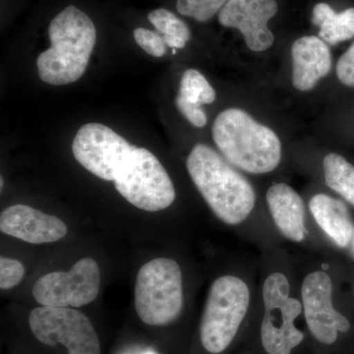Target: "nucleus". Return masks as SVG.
<instances>
[{"label":"nucleus","mask_w":354,"mask_h":354,"mask_svg":"<svg viewBox=\"0 0 354 354\" xmlns=\"http://www.w3.org/2000/svg\"><path fill=\"white\" fill-rule=\"evenodd\" d=\"M179 97L201 106L216 101V91L203 74L196 69H188L183 73L179 87Z\"/></svg>","instance_id":"18"},{"label":"nucleus","mask_w":354,"mask_h":354,"mask_svg":"<svg viewBox=\"0 0 354 354\" xmlns=\"http://www.w3.org/2000/svg\"><path fill=\"white\" fill-rule=\"evenodd\" d=\"M276 0H230L218 12L221 26L239 30L249 50L260 53L274 44L268 22L278 12Z\"/></svg>","instance_id":"11"},{"label":"nucleus","mask_w":354,"mask_h":354,"mask_svg":"<svg viewBox=\"0 0 354 354\" xmlns=\"http://www.w3.org/2000/svg\"><path fill=\"white\" fill-rule=\"evenodd\" d=\"M324 176L330 189L354 206V167L339 153H332L324 158Z\"/></svg>","instance_id":"17"},{"label":"nucleus","mask_w":354,"mask_h":354,"mask_svg":"<svg viewBox=\"0 0 354 354\" xmlns=\"http://www.w3.org/2000/svg\"><path fill=\"white\" fill-rule=\"evenodd\" d=\"M309 208L319 227L337 246H348L354 227L344 203L326 194H317L310 200Z\"/></svg>","instance_id":"15"},{"label":"nucleus","mask_w":354,"mask_h":354,"mask_svg":"<svg viewBox=\"0 0 354 354\" xmlns=\"http://www.w3.org/2000/svg\"><path fill=\"white\" fill-rule=\"evenodd\" d=\"M337 76L344 85L354 88V41L337 62Z\"/></svg>","instance_id":"24"},{"label":"nucleus","mask_w":354,"mask_h":354,"mask_svg":"<svg viewBox=\"0 0 354 354\" xmlns=\"http://www.w3.org/2000/svg\"><path fill=\"white\" fill-rule=\"evenodd\" d=\"M312 23L320 28L319 36L330 46L348 41L354 37V7L337 13L329 4H316Z\"/></svg>","instance_id":"16"},{"label":"nucleus","mask_w":354,"mask_h":354,"mask_svg":"<svg viewBox=\"0 0 354 354\" xmlns=\"http://www.w3.org/2000/svg\"><path fill=\"white\" fill-rule=\"evenodd\" d=\"M25 268L22 263L10 258L1 257L0 259V288L9 290L22 281Z\"/></svg>","instance_id":"22"},{"label":"nucleus","mask_w":354,"mask_h":354,"mask_svg":"<svg viewBox=\"0 0 354 354\" xmlns=\"http://www.w3.org/2000/svg\"><path fill=\"white\" fill-rule=\"evenodd\" d=\"M230 0H177L179 14L192 18L197 22H208Z\"/></svg>","instance_id":"20"},{"label":"nucleus","mask_w":354,"mask_h":354,"mask_svg":"<svg viewBox=\"0 0 354 354\" xmlns=\"http://www.w3.org/2000/svg\"><path fill=\"white\" fill-rule=\"evenodd\" d=\"M332 293V279L324 272H311L302 283L307 325L317 341L324 344H334L337 332L346 333L351 328L348 319L333 306Z\"/></svg>","instance_id":"10"},{"label":"nucleus","mask_w":354,"mask_h":354,"mask_svg":"<svg viewBox=\"0 0 354 354\" xmlns=\"http://www.w3.org/2000/svg\"><path fill=\"white\" fill-rule=\"evenodd\" d=\"M0 230L32 244L58 241L67 234L66 225L60 218L27 205H14L4 209L0 216Z\"/></svg>","instance_id":"12"},{"label":"nucleus","mask_w":354,"mask_h":354,"mask_svg":"<svg viewBox=\"0 0 354 354\" xmlns=\"http://www.w3.org/2000/svg\"><path fill=\"white\" fill-rule=\"evenodd\" d=\"M0 189H3V178H0Z\"/></svg>","instance_id":"25"},{"label":"nucleus","mask_w":354,"mask_h":354,"mask_svg":"<svg viewBox=\"0 0 354 354\" xmlns=\"http://www.w3.org/2000/svg\"><path fill=\"white\" fill-rule=\"evenodd\" d=\"M101 274L97 263L84 258L69 272H53L39 278L32 297L41 306L82 307L99 295Z\"/></svg>","instance_id":"9"},{"label":"nucleus","mask_w":354,"mask_h":354,"mask_svg":"<svg viewBox=\"0 0 354 354\" xmlns=\"http://www.w3.org/2000/svg\"><path fill=\"white\" fill-rule=\"evenodd\" d=\"M133 36L140 48L145 50L148 55L153 57H164L167 46L160 34L140 27L134 30Z\"/></svg>","instance_id":"21"},{"label":"nucleus","mask_w":354,"mask_h":354,"mask_svg":"<svg viewBox=\"0 0 354 354\" xmlns=\"http://www.w3.org/2000/svg\"><path fill=\"white\" fill-rule=\"evenodd\" d=\"M144 354H156L155 353H152V351H148V353H145Z\"/></svg>","instance_id":"27"},{"label":"nucleus","mask_w":354,"mask_h":354,"mask_svg":"<svg viewBox=\"0 0 354 354\" xmlns=\"http://www.w3.org/2000/svg\"><path fill=\"white\" fill-rule=\"evenodd\" d=\"M293 87L307 92L315 87L332 69V55L322 39L305 36L297 39L291 48Z\"/></svg>","instance_id":"13"},{"label":"nucleus","mask_w":354,"mask_h":354,"mask_svg":"<svg viewBox=\"0 0 354 354\" xmlns=\"http://www.w3.org/2000/svg\"><path fill=\"white\" fill-rule=\"evenodd\" d=\"M267 202L274 223L281 234L291 241H304L305 209L301 197L285 183L271 186L267 192Z\"/></svg>","instance_id":"14"},{"label":"nucleus","mask_w":354,"mask_h":354,"mask_svg":"<svg viewBox=\"0 0 354 354\" xmlns=\"http://www.w3.org/2000/svg\"><path fill=\"white\" fill-rule=\"evenodd\" d=\"M148 20L162 37H172L187 43L190 39L189 27L176 14L165 8H158L148 14Z\"/></svg>","instance_id":"19"},{"label":"nucleus","mask_w":354,"mask_h":354,"mask_svg":"<svg viewBox=\"0 0 354 354\" xmlns=\"http://www.w3.org/2000/svg\"><path fill=\"white\" fill-rule=\"evenodd\" d=\"M50 48L37 59L39 78L50 85L78 81L86 69L97 41V28L87 13L68 6L48 26Z\"/></svg>","instance_id":"1"},{"label":"nucleus","mask_w":354,"mask_h":354,"mask_svg":"<svg viewBox=\"0 0 354 354\" xmlns=\"http://www.w3.org/2000/svg\"><path fill=\"white\" fill-rule=\"evenodd\" d=\"M114 185L130 204L147 212L162 211L176 199L174 183L164 165L145 148L139 149L131 171Z\"/></svg>","instance_id":"8"},{"label":"nucleus","mask_w":354,"mask_h":354,"mask_svg":"<svg viewBox=\"0 0 354 354\" xmlns=\"http://www.w3.org/2000/svg\"><path fill=\"white\" fill-rule=\"evenodd\" d=\"M183 307V274L176 261L158 258L140 269L135 283V309L147 325L165 326Z\"/></svg>","instance_id":"4"},{"label":"nucleus","mask_w":354,"mask_h":354,"mask_svg":"<svg viewBox=\"0 0 354 354\" xmlns=\"http://www.w3.org/2000/svg\"><path fill=\"white\" fill-rule=\"evenodd\" d=\"M265 314L261 327L263 348L268 354H290L304 339L295 326L302 305L290 297V283L285 274L274 272L263 286Z\"/></svg>","instance_id":"6"},{"label":"nucleus","mask_w":354,"mask_h":354,"mask_svg":"<svg viewBox=\"0 0 354 354\" xmlns=\"http://www.w3.org/2000/svg\"><path fill=\"white\" fill-rule=\"evenodd\" d=\"M351 247H353V252L354 254V232H353V239H351Z\"/></svg>","instance_id":"26"},{"label":"nucleus","mask_w":354,"mask_h":354,"mask_svg":"<svg viewBox=\"0 0 354 354\" xmlns=\"http://www.w3.org/2000/svg\"><path fill=\"white\" fill-rule=\"evenodd\" d=\"M250 304L248 286L241 279L223 276L216 279L205 305L200 339L209 353H223L234 341Z\"/></svg>","instance_id":"5"},{"label":"nucleus","mask_w":354,"mask_h":354,"mask_svg":"<svg viewBox=\"0 0 354 354\" xmlns=\"http://www.w3.org/2000/svg\"><path fill=\"white\" fill-rule=\"evenodd\" d=\"M186 167L193 183L220 220L235 225L248 218L256 201L252 186L214 149L197 144Z\"/></svg>","instance_id":"2"},{"label":"nucleus","mask_w":354,"mask_h":354,"mask_svg":"<svg viewBox=\"0 0 354 354\" xmlns=\"http://www.w3.org/2000/svg\"><path fill=\"white\" fill-rule=\"evenodd\" d=\"M176 104L178 111L185 116L186 120L189 121L191 124L199 128L204 127L207 124L206 113L203 111L201 106L186 101L179 95H177Z\"/></svg>","instance_id":"23"},{"label":"nucleus","mask_w":354,"mask_h":354,"mask_svg":"<svg viewBox=\"0 0 354 354\" xmlns=\"http://www.w3.org/2000/svg\"><path fill=\"white\" fill-rule=\"evenodd\" d=\"M32 335L41 344H64L68 354H101L99 337L87 316L69 307L43 306L29 316Z\"/></svg>","instance_id":"7"},{"label":"nucleus","mask_w":354,"mask_h":354,"mask_svg":"<svg viewBox=\"0 0 354 354\" xmlns=\"http://www.w3.org/2000/svg\"><path fill=\"white\" fill-rule=\"evenodd\" d=\"M213 138L228 162L249 174H268L281 162L278 135L241 109H225L216 116Z\"/></svg>","instance_id":"3"}]
</instances>
